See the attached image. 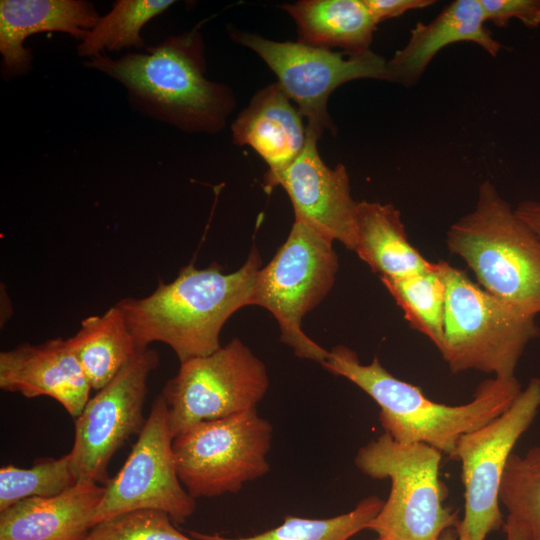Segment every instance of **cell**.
Returning <instances> with one entry per match:
<instances>
[{
    "mask_svg": "<svg viewBox=\"0 0 540 540\" xmlns=\"http://www.w3.org/2000/svg\"><path fill=\"white\" fill-rule=\"evenodd\" d=\"M174 1L171 0H118L112 10L99 17L96 25L78 45L82 57H96L105 49L120 51L127 47H143V26L163 13Z\"/></svg>",
    "mask_w": 540,
    "mask_h": 540,
    "instance_id": "25",
    "label": "cell"
},
{
    "mask_svg": "<svg viewBox=\"0 0 540 540\" xmlns=\"http://www.w3.org/2000/svg\"><path fill=\"white\" fill-rule=\"evenodd\" d=\"M507 517L523 526L530 540H540V447L523 456L512 453L505 467L499 493Z\"/></svg>",
    "mask_w": 540,
    "mask_h": 540,
    "instance_id": "26",
    "label": "cell"
},
{
    "mask_svg": "<svg viewBox=\"0 0 540 540\" xmlns=\"http://www.w3.org/2000/svg\"><path fill=\"white\" fill-rule=\"evenodd\" d=\"M84 66L119 81L134 108L185 132H219L236 104L229 86L205 77V46L196 29L145 53L118 59L100 54Z\"/></svg>",
    "mask_w": 540,
    "mask_h": 540,
    "instance_id": "2",
    "label": "cell"
},
{
    "mask_svg": "<svg viewBox=\"0 0 540 540\" xmlns=\"http://www.w3.org/2000/svg\"><path fill=\"white\" fill-rule=\"evenodd\" d=\"M383 503L384 501L373 495L361 500L353 510L331 518L287 516L281 525L249 537L230 538L196 531H190L189 535L196 540H349L356 533L368 528Z\"/></svg>",
    "mask_w": 540,
    "mask_h": 540,
    "instance_id": "24",
    "label": "cell"
},
{
    "mask_svg": "<svg viewBox=\"0 0 540 540\" xmlns=\"http://www.w3.org/2000/svg\"><path fill=\"white\" fill-rule=\"evenodd\" d=\"M375 540H391V539H388V538H384V537H378L377 539Z\"/></svg>",
    "mask_w": 540,
    "mask_h": 540,
    "instance_id": "34",
    "label": "cell"
},
{
    "mask_svg": "<svg viewBox=\"0 0 540 540\" xmlns=\"http://www.w3.org/2000/svg\"><path fill=\"white\" fill-rule=\"evenodd\" d=\"M99 19L94 4L83 0H1V74L9 79L26 75L32 56L23 46L27 37L58 31L84 40Z\"/></svg>",
    "mask_w": 540,
    "mask_h": 540,
    "instance_id": "16",
    "label": "cell"
},
{
    "mask_svg": "<svg viewBox=\"0 0 540 540\" xmlns=\"http://www.w3.org/2000/svg\"><path fill=\"white\" fill-rule=\"evenodd\" d=\"M485 20L500 28L513 18L526 27L540 26V0H480Z\"/></svg>",
    "mask_w": 540,
    "mask_h": 540,
    "instance_id": "29",
    "label": "cell"
},
{
    "mask_svg": "<svg viewBox=\"0 0 540 540\" xmlns=\"http://www.w3.org/2000/svg\"><path fill=\"white\" fill-rule=\"evenodd\" d=\"M77 483L70 453L39 458L30 468L5 465L0 469V512L25 499L59 495Z\"/></svg>",
    "mask_w": 540,
    "mask_h": 540,
    "instance_id": "27",
    "label": "cell"
},
{
    "mask_svg": "<svg viewBox=\"0 0 540 540\" xmlns=\"http://www.w3.org/2000/svg\"><path fill=\"white\" fill-rule=\"evenodd\" d=\"M172 522L159 510H133L95 524L83 540H196Z\"/></svg>",
    "mask_w": 540,
    "mask_h": 540,
    "instance_id": "28",
    "label": "cell"
},
{
    "mask_svg": "<svg viewBox=\"0 0 540 540\" xmlns=\"http://www.w3.org/2000/svg\"><path fill=\"white\" fill-rule=\"evenodd\" d=\"M442 453L424 443L403 444L387 433L361 447L356 467L373 479H389V496L367 529L391 540H438L460 522L445 507L447 488L440 480Z\"/></svg>",
    "mask_w": 540,
    "mask_h": 540,
    "instance_id": "6",
    "label": "cell"
},
{
    "mask_svg": "<svg viewBox=\"0 0 540 540\" xmlns=\"http://www.w3.org/2000/svg\"><path fill=\"white\" fill-rule=\"evenodd\" d=\"M269 387L265 364L239 338L180 362L162 390L174 437L204 421L256 408Z\"/></svg>",
    "mask_w": 540,
    "mask_h": 540,
    "instance_id": "9",
    "label": "cell"
},
{
    "mask_svg": "<svg viewBox=\"0 0 540 540\" xmlns=\"http://www.w3.org/2000/svg\"><path fill=\"white\" fill-rule=\"evenodd\" d=\"M261 256L253 247L245 263L232 273L217 264L198 269L192 262L169 283H160L148 296L129 297L116 305L122 310L137 346L167 344L180 362L217 351L226 321L250 305Z\"/></svg>",
    "mask_w": 540,
    "mask_h": 540,
    "instance_id": "1",
    "label": "cell"
},
{
    "mask_svg": "<svg viewBox=\"0 0 540 540\" xmlns=\"http://www.w3.org/2000/svg\"><path fill=\"white\" fill-rule=\"evenodd\" d=\"M230 35L264 60L276 74L285 95L306 117L307 128L319 138L325 130L335 132L327 102L337 87L363 78L388 80L387 60L371 50L334 52L301 42L273 41L235 29L230 30Z\"/></svg>",
    "mask_w": 540,
    "mask_h": 540,
    "instance_id": "11",
    "label": "cell"
},
{
    "mask_svg": "<svg viewBox=\"0 0 540 540\" xmlns=\"http://www.w3.org/2000/svg\"><path fill=\"white\" fill-rule=\"evenodd\" d=\"M438 540H458L456 528L446 529L439 537Z\"/></svg>",
    "mask_w": 540,
    "mask_h": 540,
    "instance_id": "33",
    "label": "cell"
},
{
    "mask_svg": "<svg viewBox=\"0 0 540 540\" xmlns=\"http://www.w3.org/2000/svg\"><path fill=\"white\" fill-rule=\"evenodd\" d=\"M158 364L156 350L142 351L89 398L75 418L74 443L69 453L78 482H109L112 457L131 436L139 435L146 423L143 407L148 377Z\"/></svg>",
    "mask_w": 540,
    "mask_h": 540,
    "instance_id": "13",
    "label": "cell"
},
{
    "mask_svg": "<svg viewBox=\"0 0 540 540\" xmlns=\"http://www.w3.org/2000/svg\"><path fill=\"white\" fill-rule=\"evenodd\" d=\"M410 326L424 334L440 353L444 349L446 285L435 262L423 272L401 278H380Z\"/></svg>",
    "mask_w": 540,
    "mask_h": 540,
    "instance_id": "23",
    "label": "cell"
},
{
    "mask_svg": "<svg viewBox=\"0 0 540 540\" xmlns=\"http://www.w3.org/2000/svg\"><path fill=\"white\" fill-rule=\"evenodd\" d=\"M91 386L99 391L142 351L117 306L82 320L76 334L66 339ZM146 350V349H145Z\"/></svg>",
    "mask_w": 540,
    "mask_h": 540,
    "instance_id": "22",
    "label": "cell"
},
{
    "mask_svg": "<svg viewBox=\"0 0 540 540\" xmlns=\"http://www.w3.org/2000/svg\"><path fill=\"white\" fill-rule=\"evenodd\" d=\"M0 388L26 398L51 397L74 419L83 411L92 390L66 339L60 337L2 351Z\"/></svg>",
    "mask_w": 540,
    "mask_h": 540,
    "instance_id": "15",
    "label": "cell"
},
{
    "mask_svg": "<svg viewBox=\"0 0 540 540\" xmlns=\"http://www.w3.org/2000/svg\"><path fill=\"white\" fill-rule=\"evenodd\" d=\"M503 529L506 540H530L526 529L509 517L506 518Z\"/></svg>",
    "mask_w": 540,
    "mask_h": 540,
    "instance_id": "32",
    "label": "cell"
},
{
    "mask_svg": "<svg viewBox=\"0 0 540 540\" xmlns=\"http://www.w3.org/2000/svg\"><path fill=\"white\" fill-rule=\"evenodd\" d=\"M272 434L256 408L187 428L172 445L182 485L194 499L237 493L269 471Z\"/></svg>",
    "mask_w": 540,
    "mask_h": 540,
    "instance_id": "8",
    "label": "cell"
},
{
    "mask_svg": "<svg viewBox=\"0 0 540 540\" xmlns=\"http://www.w3.org/2000/svg\"><path fill=\"white\" fill-rule=\"evenodd\" d=\"M168 408L162 395L151 406L146 423L119 472L104 485L94 525L139 509L167 513L172 521H186L196 509L176 468Z\"/></svg>",
    "mask_w": 540,
    "mask_h": 540,
    "instance_id": "12",
    "label": "cell"
},
{
    "mask_svg": "<svg viewBox=\"0 0 540 540\" xmlns=\"http://www.w3.org/2000/svg\"><path fill=\"white\" fill-rule=\"evenodd\" d=\"M375 23L398 17L407 11L421 9L436 3L435 0H364Z\"/></svg>",
    "mask_w": 540,
    "mask_h": 540,
    "instance_id": "30",
    "label": "cell"
},
{
    "mask_svg": "<svg viewBox=\"0 0 540 540\" xmlns=\"http://www.w3.org/2000/svg\"><path fill=\"white\" fill-rule=\"evenodd\" d=\"M353 251L380 278L406 277L432 266L409 242L400 212L389 203H357Z\"/></svg>",
    "mask_w": 540,
    "mask_h": 540,
    "instance_id": "20",
    "label": "cell"
},
{
    "mask_svg": "<svg viewBox=\"0 0 540 540\" xmlns=\"http://www.w3.org/2000/svg\"><path fill=\"white\" fill-rule=\"evenodd\" d=\"M338 267L333 240L295 220L286 241L255 276L250 305L273 315L280 340L299 358L322 364L329 355L305 334L302 320L330 292Z\"/></svg>",
    "mask_w": 540,
    "mask_h": 540,
    "instance_id": "7",
    "label": "cell"
},
{
    "mask_svg": "<svg viewBox=\"0 0 540 540\" xmlns=\"http://www.w3.org/2000/svg\"><path fill=\"white\" fill-rule=\"evenodd\" d=\"M446 285L444 349L452 373L478 370L510 380L528 343L540 335L535 317L485 291L467 273L435 262Z\"/></svg>",
    "mask_w": 540,
    "mask_h": 540,
    "instance_id": "5",
    "label": "cell"
},
{
    "mask_svg": "<svg viewBox=\"0 0 540 540\" xmlns=\"http://www.w3.org/2000/svg\"><path fill=\"white\" fill-rule=\"evenodd\" d=\"M368 394L380 407L382 428L403 444L424 443L453 459L460 437L506 411L522 387L516 378H490L481 382L473 399L462 405L437 403L422 390L388 372L374 357L362 364L352 349L337 345L321 364Z\"/></svg>",
    "mask_w": 540,
    "mask_h": 540,
    "instance_id": "3",
    "label": "cell"
},
{
    "mask_svg": "<svg viewBox=\"0 0 540 540\" xmlns=\"http://www.w3.org/2000/svg\"><path fill=\"white\" fill-rule=\"evenodd\" d=\"M233 142L254 149L273 174L290 165L303 150L307 127L278 83L259 90L232 126Z\"/></svg>",
    "mask_w": 540,
    "mask_h": 540,
    "instance_id": "19",
    "label": "cell"
},
{
    "mask_svg": "<svg viewBox=\"0 0 540 540\" xmlns=\"http://www.w3.org/2000/svg\"><path fill=\"white\" fill-rule=\"evenodd\" d=\"M539 408L540 379L532 378L506 411L460 437L453 457L461 462L465 502L458 540H485L504 526L499 499L503 473Z\"/></svg>",
    "mask_w": 540,
    "mask_h": 540,
    "instance_id": "10",
    "label": "cell"
},
{
    "mask_svg": "<svg viewBox=\"0 0 540 540\" xmlns=\"http://www.w3.org/2000/svg\"><path fill=\"white\" fill-rule=\"evenodd\" d=\"M281 8L295 20L298 42L348 53L370 50L377 24L364 0H302Z\"/></svg>",
    "mask_w": 540,
    "mask_h": 540,
    "instance_id": "21",
    "label": "cell"
},
{
    "mask_svg": "<svg viewBox=\"0 0 540 540\" xmlns=\"http://www.w3.org/2000/svg\"><path fill=\"white\" fill-rule=\"evenodd\" d=\"M480 0H454L429 23L418 22L400 50L387 61L388 80L404 86L416 84L429 63L444 47L473 42L496 57L502 45L485 27Z\"/></svg>",
    "mask_w": 540,
    "mask_h": 540,
    "instance_id": "17",
    "label": "cell"
},
{
    "mask_svg": "<svg viewBox=\"0 0 540 540\" xmlns=\"http://www.w3.org/2000/svg\"><path fill=\"white\" fill-rule=\"evenodd\" d=\"M320 138L307 128L306 143L299 156L279 172L264 176L269 192L279 185L288 194L296 221L353 250L357 203L351 196L350 180L343 164L329 168L321 159Z\"/></svg>",
    "mask_w": 540,
    "mask_h": 540,
    "instance_id": "14",
    "label": "cell"
},
{
    "mask_svg": "<svg viewBox=\"0 0 540 540\" xmlns=\"http://www.w3.org/2000/svg\"><path fill=\"white\" fill-rule=\"evenodd\" d=\"M104 491L96 482L79 481L59 495L22 500L0 512V540H83Z\"/></svg>",
    "mask_w": 540,
    "mask_h": 540,
    "instance_id": "18",
    "label": "cell"
},
{
    "mask_svg": "<svg viewBox=\"0 0 540 540\" xmlns=\"http://www.w3.org/2000/svg\"><path fill=\"white\" fill-rule=\"evenodd\" d=\"M446 244L485 291L527 314L540 313V238L490 181L479 186L474 210L449 227Z\"/></svg>",
    "mask_w": 540,
    "mask_h": 540,
    "instance_id": "4",
    "label": "cell"
},
{
    "mask_svg": "<svg viewBox=\"0 0 540 540\" xmlns=\"http://www.w3.org/2000/svg\"><path fill=\"white\" fill-rule=\"evenodd\" d=\"M514 212L540 238V201L524 200L516 206Z\"/></svg>",
    "mask_w": 540,
    "mask_h": 540,
    "instance_id": "31",
    "label": "cell"
}]
</instances>
